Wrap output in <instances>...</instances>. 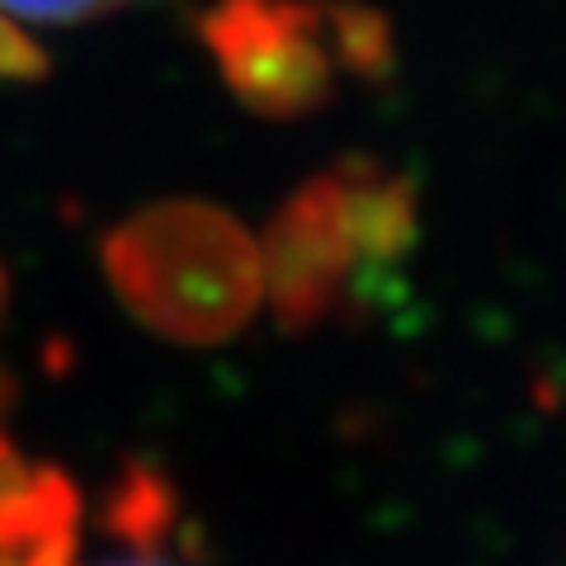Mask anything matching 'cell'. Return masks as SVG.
Returning <instances> with one entry per match:
<instances>
[{"mask_svg": "<svg viewBox=\"0 0 566 566\" xmlns=\"http://www.w3.org/2000/svg\"><path fill=\"white\" fill-rule=\"evenodd\" d=\"M104 279L123 307L170 345H222L264 303L260 241L218 203L161 199L99 241Z\"/></svg>", "mask_w": 566, "mask_h": 566, "instance_id": "obj_2", "label": "cell"}, {"mask_svg": "<svg viewBox=\"0 0 566 566\" xmlns=\"http://www.w3.org/2000/svg\"><path fill=\"white\" fill-rule=\"evenodd\" d=\"M6 307H10V270L0 260V322H6Z\"/></svg>", "mask_w": 566, "mask_h": 566, "instance_id": "obj_8", "label": "cell"}, {"mask_svg": "<svg viewBox=\"0 0 566 566\" xmlns=\"http://www.w3.org/2000/svg\"><path fill=\"white\" fill-rule=\"evenodd\" d=\"M0 566H81V495L57 468L0 449Z\"/></svg>", "mask_w": 566, "mask_h": 566, "instance_id": "obj_4", "label": "cell"}, {"mask_svg": "<svg viewBox=\"0 0 566 566\" xmlns=\"http://www.w3.org/2000/svg\"><path fill=\"white\" fill-rule=\"evenodd\" d=\"M123 543V557H109L104 566H199L175 553V528L170 534H147V538H118Z\"/></svg>", "mask_w": 566, "mask_h": 566, "instance_id": "obj_7", "label": "cell"}, {"mask_svg": "<svg viewBox=\"0 0 566 566\" xmlns=\"http://www.w3.org/2000/svg\"><path fill=\"white\" fill-rule=\"evenodd\" d=\"M420 241V189L374 156H345L279 203L260 237L264 303L303 335L374 307Z\"/></svg>", "mask_w": 566, "mask_h": 566, "instance_id": "obj_1", "label": "cell"}, {"mask_svg": "<svg viewBox=\"0 0 566 566\" xmlns=\"http://www.w3.org/2000/svg\"><path fill=\"white\" fill-rule=\"evenodd\" d=\"M52 71L48 52L39 39H29L20 29V20H10V14H0V81H20V85H33L43 81Z\"/></svg>", "mask_w": 566, "mask_h": 566, "instance_id": "obj_5", "label": "cell"}, {"mask_svg": "<svg viewBox=\"0 0 566 566\" xmlns=\"http://www.w3.org/2000/svg\"><path fill=\"white\" fill-rule=\"evenodd\" d=\"M199 39L227 91L274 123L322 114L345 76L392 71V29L359 0H212Z\"/></svg>", "mask_w": 566, "mask_h": 566, "instance_id": "obj_3", "label": "cell"}, {"mask_svg": "<svg viewBox=\"0 0 566 566\" xmlns=\"http://www.w3.org/2000/svg\"><path fill=\"white\" fill-rule=\"evenodd\" d=\"M128 0H0V14L10 20H33V24H76L95 20L104 10H118Z\"/></svg>", "mask_w": 566, "mask_h": 566, "instance_id": "obj_6", "label": "cell"}]
</instances>
